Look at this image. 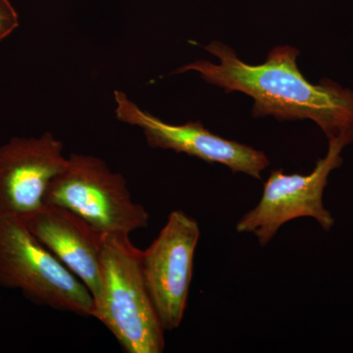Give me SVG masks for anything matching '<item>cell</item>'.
Segmentation results:
<instances>
[{
	"mask_svg": "<svg viewBox=\"0 0 353 353\" xmlns=\"http://www.w3.org/2000/svg\"><path fill=\"white\" fill-rule=\"evenodd\" d=\"M114 95L118 119L141 128L152 148L185 153L208 163L223 164L234 173H245L259 180H261L262 171L270 164L263 152L213 134L201 121H190L183 125L168 124L141 110L124 92H115Z\"/></svg>",
	"mask_w": 353,
	"mask_h": 353,
	"instance_id": "obj_7",
	"label": "cell"
},
{
	"mask_svg": "<svg viewBox=\"0 0 353 353\" xmlns=\"http://www.w3.org/2000/svg\"><path fill=\"white\" fill-rule=\"evenodd\" d=\"M0 285L38 305L94 317L85 285L18 218L0 217Z\"/></svg>",
	"mask_w": 353,
	"mask_h": 353,
	"instance_id": "obj_3",
	"label": "cell"
},
{
	"mask_svg": "<svg viewBox=\"0 0 353 353\" xmlns=\"http://www.w3.org/2000/svg\"><path fill=\"white\" fill-rule=\"evenodd\" d=\"M44 204L75 213L103 234L130 236L150 222L145 208L132 201L126 179L92 155L68 158L48 185Z\"/></svg>",
	"mask_w": 353,
	"mask_h": 353,
	"instance_id": "obj_4",
	"label": "cell"
},
{
	"mask_svg": "<svg viewBox=\"0 0 353 353\" xmlns=\"http://www.w3.org/2000/svg\"><path fill=\"white\" fill-rule=\"evenodd\" d=\"M67 160L63 143L50 132L39 138H13L0 146V217L26 222L36 214Z\"/></svg>",
	"mask_w": 353,
	"mask_h": 353,
	"instance_id": "obj_8",
	"label": "cell"
},
{
	"mask_svg": "<svg viewBox=\"0 0 353 353\" xmlns=\"http://www.w3.org/2000/svg\"><path fill=\"white\" fill-rule=\"evenodd\" d=\"M352 143L353 129L330 139L326 157L318 160L308 175L272 171L259 204L239 220L236 232L254 234L261 246L268 245L285 223L297 218H312L329 232L334 219L323 201L325 188L330 174L343 164V148Z\"/></svg>",
	"mask_w": 353,
	"mask_h": 353,
	"instance_id": "obj_5",
	"label": "cell"
},
{
	"mask_svg": "<svg viewBox=\"0 0 353 353\" xmlns=\"http://www.w3.org/2000/svg\"><path fill=\"white\" fill-rule=\"evenodd\" d=\"M199 236V223L183 211L174 210L150 248L141 252L145 288L165 331L182 323Z\"/></svg>",
	"mask_w": 353,
	"mask_h": 353,
	"instance_id": "obj_6",
	"label": "cell"
},
{
	"mask_svg": "<svg viewBox=\"0 0 353 353\" xmlns=\"http://www.w3.org/2000/svg\"><path fill=\"white\" fill-rule=\"evenodd\" d=\"M205 50L219 64L199 60L185 65L176 73L197 72L205 82L226 92H241L254 99L253 117L273 116L278 121L308 119L319 126L328 139L353 129V92L331 80L313 85L297 67L299 50L277 46L263 64L241 61L234 50L212 41Z\"/></svg>",
	"mask_w": 353,
	"mask_h": 353,
	"instance_id": "obj_1",
	"label": "cell"
},
{
	"mask_svg": "<svg viewBox=\"0 0 353 353\" xmlns=\"http://www.w3.org/2000/svg\"><path fill=\"white\" fill-rule=\"evenodd\" d=\"M141 252L129 236H104L94 318L125 352L161 353L165 330L145 288Z\"/></svg>",
	"mask_w": 353,
	"mask_h": 353,
	"instance_id": "obj_2",
	"label": "cell"
},
{
	"mask_svg": "<svg viewBox=\"0 0 353 353\" xmlns=\"http://www.w3.org/2000/svg\"><path fill=\"white\" fill-rule=\"evenodd\" d=\"M19 26V16L9 0H0V41Z\"/></svg>",
	"mask_w": 353,
	"mask_h": 353,
	"instance_id": "obj_10",
	"label": "cell"
},
{
	"mask_svg": "<svg viewBox=\"0 0 353 353\" xmlns=\"http://www.w3.org/2000/svg\"><path fill=\"white\" fill-rule=\"evenodd\" d=\"M31 233L80 279L94 299L99 289L104 236L67 209L46 205L26 221Z\"/></svg>",
	"mask_w": 353,
	"mask_h": 353,
	"instance_id": "obj_9",
	"label": "cell"
}]
</instances>
